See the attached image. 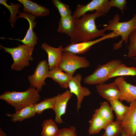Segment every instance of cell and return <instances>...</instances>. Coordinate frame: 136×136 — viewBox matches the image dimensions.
<instances>
[{"instance_id": "1", "label": "cell", "mask_w": 136, "mask_h": 136, "mask_svg": "<svg viewBox=\"0 0 136 136\" xmlns=\"http://www.w3.org/2000/svg\"><path fill=\"white\" fill-rule=\"evenodd\" d=\"M105 15L95 11L93 13L85 14L79 19H75V29L70 37V41L76 43L82 42L105 36L106 31L103 28L97 29L95 22L96 18Z\"/></svg>"}, {"instance_id": "2", "label": "cell", "mask_w": 136, "mask_h": 136, "mask_svg": "<svg viewBox=\"0 0 136 136\" xmlns=\"http://www.w3.org/2000/svg\"><path fill=\"white\" fill-rule=\"evenodd\" d=\"M39 92L35 88L30 87L23 92L5 91L0 95V99L14 107L16 112L38 103L41 99Z\"/></svg>"}, {"instance_id": "3", "label": "cell", "mask_w": 136, "mask_h": 136, "mask_svg": "<svg viewBox=\"0 0 136 136\" xmlns=\"http://www.w3.org/2000/svg\"><path fill=\"white\" fill-rule=\"evenodd\" d=\"M120 20L119 15L117 13L112 19L108 21V24L105 25L103 28L106 31L112 30L118 36H121V40L113 45V49L115 50L121 48L123 42L127 44L129 41V35L136 29V13L131 19L127 21L120 22Z\"/></svg>"}, {"instance_id": "4", "label": "cell", "mask_w": 136, "mask_h": 136, "mask_svg": "<svg viewBox=\"0 0 136 136\" xmlns=\"http://www.w3.org/2000/svg\"><path fill=\"white\" fill-rule=\"evenodd\" d=\"M0 47L4 51L11 55L13 60L11 66L12 70L21 71L29 66V61L33 60L31 56L34 47L19 44L17 47L14 48H7L1 44Z\"/></svg>"}, {"instance_id": "5", "label": "cell", "mask_w": 136, "mask_h": 136, "mask_svg": "<svg viewBox=\"0 0 136 136\" xmlns=\"http://www.w3.org/2000/svg\"><path fill=\"white\" fill-rule=\"evenodd\" d=\"M90 63L85 57L68 51H63L57 67L62 71L73 77L76 71L81 68H87Z\"/></svg>"}, {"instance_id": "6", "label": "cell", "mask_w": 136, "mask_h": 136, "mask_svg": "<svg viewBox=\"0 0 136 136\" xmlns=\"http://www.w3.org/2000/svg\"><path fill=\"white\" fill-rule=\"evenodd\" d=\"M122 63L121 60L116 59L99 64L92 74L84 78V82L90 85L104 83L110 79L108 77L113 70Z\"/></svg>"}, {"instance_id": "7", "label": "cell", "mask_w": 136, "mask_h": 136, "mask_svg": "<svg viewBox=\"0 0 136 136\" xmlns=\"http://www.w3.org/2000/svg\"><path fill=\"white\" fill-rule=\"evenodd\" d=\"M109 1L108 0H93L85 5L78 4L72 16L75 19H79L87 12L95 10L106 15L111 8Z\"/></svg>"}, {"instance_id": "8", "label": "cell", "mask_w": 136, "mask_h": 136, "mask_svg": "<svg viewBox=\"0 0 136 136\" xmlns=\"http://www.w3.org/2000/svg\"><path fill=\"white\" fill-rule=\"evenodd\" d=\"M49 71V65L47 61H41L37 65L34 73L28 77L30 87L35 88L39 92L41 91L43 86L46 85L45 80Z\"/></svg>"}, {"instance_id": "9", "label": "cell", "mask_w": 136, "mask_h": 136, "mask_svg": "<svg viewBox=\"0 0 136 136\" xmlns=\"http://www.w3.org/2000/svg\"><path fill=\"white\" fill-rule=\"evenodd\" d=\"M118 36L114 31L106 34L104 36L93 40L76 43L71 42L63 48V51H68L77 54L85 53L93 45L104 40L115 38Z\"/></svg>"}, {"instance_id": "10", "label": "cell", "mask_w": 136, "mask_h": 136, "mask_svg": "<svg viewBox=\"0 0 136 136\" xmlns=\"http://www.w3.org/2000/svg\"><path fill=\"white\" fill-rule=\"evenodd\" d=\"M19 15L17 16V18H22L27 19L29 24V27L26 34L22 40L13 39L11 38H0L1 39H6L10 40L19 41L22 42L23 44L30 47H34L37 43L38 37L36 34L33 31V29L36 26L37 22L35 21L36 17L31 14L20 12Z\"/></svg>"}, {"instance_id": "11", "label": "cell", "mask_w": 136, "mask_h": 136, "mask_svg": "<svg viewBox=\"0 0 136 136\" xmlns=\"http://www.w3.org/2000/svg\"><path fill=\"white\" fill-rule=\"evenodd\" d=\"M82 75L78 73L73 76L70 81L69 85L70 91L74 94L77 98V109L78 111L81 107V104L85 96H88L91 94L90 90L87 88L83 87L81 85Z\"/></svg>"}, {"instance_id": "12", "label": "cell", "mask_w": 136, "mask_h": 136, "mask_svg": "<svg viewBox=\"0 0 136 136\" xmlns=\"http://www.w3.org/2000/svg\"><path fill=\"white\" fill-rule=\"evenodd\" d=\"M129 107L121 123L127 136H134L136 133V100L130 103Z\"/></svg>"}, {"instance_id": "13", "label": "cell", "mask_w": 136, "mask_h": 136, "mask_svg": "<svg viewBox=\"0 0 136 136\" xmlns=\"http://www.w3.org/2000/svg\"><path fill=\"white\" fill-rule=\"evenodd\" d=\"M114 82L120 90V100L125 101L130 103L136 100V86L128 83L123 76L117 77Z\"/></svg>"}, {"instance_id": "14", "label": "cell", "mask_w": 136, "mask_h": 136, "mask_svg": "<svg viewBox=\"0 0 136 136\" xmlns=\"http://www.w3.org/2000/svg\"><path fill=\"white\" fill-rule=\"evenodd\" d=\"M73 95L70 90L56 96L55 103L52 109L55 114V121L57 123H63L61 117L65 114L67 104Z\"/></svg>"}, {"instance_id": "15", "label": "cell", "mask_w": 136, "mask_h": 136, "mask_svg": "<svg viewBox=\"0 0 136 136\" xmlns=\"http://www.w3.org/2000/svg\"><path fill=\"white\" fill-rule=\"evenodd\" d=\"M96 91L102 98L109 102L115 99H119L120 92L117 85L114 82L97 85Z\"/></svg>"}, {"instance_id": "16", "label": "cell", "mask_w": 136, "mask_h": 136, "mask_svg": "<svg viewBox=\"0 0 136 136\" xmlns=\"http://www.w3.org/2000/svg\"><path fill=\"white\" fill-rule=\"evenodd\" d=\"M41 48L48 54L49 70L57 67L63 52V46L60 45L58 47L55 48L44 43L41 45Z\"/></svg>"}, {"instance_id": "17", "label": "cell", "mask_w": 136, "mask_h": 136, "mask_svg": "<svg viewBox=\"0 0 136 136\" xmlns=\"http://www.w3.org/2000/svg\"><path fill=\"white\" fill-rule=\"evenodd\" d=\"M23 5V12L36 17L46 16L49 14L50 11L47 8L29 0H17Z\"/></svg>"}, {"instance_id": "18", "label": "cell", "mask_w": 136, "mask_h": 136, "mask_svg": "<svg viewBox=\"0 0 136 136\" xmlns=\"http://www.w3.org/2000/svg\"><path fill=\"white\" fill-rule=\"evenodd\" d=\"M72 77L63 72L58 67L49 70L46 76L47 78H51L61 88L65 89L69 87V82Z\"/></svg>"}, {"instance_id": "19", "label": "cell", "mask_w": 136, "mask_h": 136, "mask_svg": "<svg viewBox=\"0 0 136 136\" xmlns=\"http://www.w3.org/2000/svg\"><path fill=\"white\" fill-rule=\"evenodd\" d=\"M58 24V32L64 33L70 37L72 36L75 28V19L72 15L61 17Z\"/></svg>"}, {"instance_id": "20", "label": "cell", "mask_w": 136, "mask_h": 136, "mask_svg": "<svg viewBox=\"0 0 136 136\" xmlns=\"http://www.w3.org/2000/svg\"><path fill=\"white\" fill-rule=\"evenodd\" d=\"M33 108V105L26 106L16 111L13 114H6V115L11 117V121L13 122H21L24 120L35 116L36 115Z\"/></svg>"}, {"instance_id": "21", "label": "cell", "mask_w": 136, "mask_h": 136, "mask_svg": "<svg viewBox=\"0 0 136 136\" xmlns=\"http://www.w3.org/2000/svg\"><path fill=\"white\" fill-rule=\"evenodd\" d=\"M89 126L88 132L93 134L99 133L104 129L108 123L98 114L94 112L89 121Z\"/></svg>"}, {"instance_id": "22", "label": "cell", "mask_w": 136, "mask_h": 136, "mask_svg": "<svg viewBox=\"0 0 136 136\" xmlns=\"http://www.w3.org/2000/svg\"><path fill=\"white\" fill-rule=\"evenodd\" d=\"M125 76H136V67H128L122 63L113 70L108 77L110 79L115 77Z\"/></svg>"}, {"instance_id": "23", "label": "cell", "mask_w": 136, "mask_h": 136, "mask_svg": "<svg viewBox=\"0 0 136 136\" xmlns=\"http://www.w3.org/2000/svg\"><path fill=\"white\" fill-rule=\"evenodd\" d=\"M110 105L107 101L101 102L99 108L94 110V112L100 115L108 123L114 121V116Z\"/></svg>"}, {"instance_id": "24", "label": "cell", "mask_w": 136, "mask_h": 136, "mask_svg": "<svg viewBox=\"0 0 136 136\" xmlns=\"http://www.w3.org/2000/svg\"><path fill=\"white\" fill-rule=\"evenodd\" d=\"M42 129L41 136H57L59 129L52 119L44 120L42 124Z\"/></svg>"}, {"instance_id": "25", "label": "cell", "mask_w": 136, "mask_h": 136, "mask_svg": "<svg viewBox=\"0 0 136 136\" xmlns=\"http://www.w3.org/2000/svg\"><path fill=\"white\" fill-rule=\"evenodd\" d=\"M119 99H115L110 101L111 106L115 112L116 119L121 121L128 112L129 107L123 104Z\"/></svg>"}, {"instance_id": "26", "label": "cell", "mask_w": 136, "mask_h": 136, "mask_svg": "<svg viewBox=\"0 0 136 136\" xmlns=\"http://www.w3.org/2000/svg\"><path fill=\"white\" fill-rule=\"evenodd\" d=\"M104 129L102 136H119L123 130L121 121L116 120L108 123Z\"/></svg>"}, {"instance_id": "27", "label": "cell", "mask_w": 136, "mask_h": 136, "mask_svg": "<svg viewBox=\"0 0 136 136\" xmlns=\"http://www.w3.org/2000/svg\"><path fill=\"white\" fill-rule=\"evenodd\" d=\"M7 0H0V4L10 11L11 15L9 21L12 27H14L13 25L15 24L17 18L16 15L20 12L19 9L21 5L18 3L15 4L12 2L10 3L9 5L7 3Z\"/></svg>"}, {"instance_id": "28", "label": "cell", "mask_w": 136, "mask_h": 136, "mask_svg": "<svg viewBox=\"0 0 136 136\" xmlns=\"http://www.w3.org/2000/svg\"><path fill=\"white\" fill-rule=\"evenodd\" d=\"M56 98V96L50 98H45L40 102L33 105L34 110L35 113L38 115L41 114L45 110L52 109Z\"/></svg>"}, {"instance_id": "29", "label": "cell", "mask_w": 136, "mask_h": 136, "mask_svg": "<svg viewBox=\"0 0 136 136\" xmlns=\"http://www.w3.org/2000/svg\"><path fill=\"white\" fill-rule=\"evenodd\" d=\"M52 2L58 10L61 17L72 15V11L67 4L59 0H52Z\"/></svg>"}, {"instance_id": "30", "label": "cell", "mask_w": 136, "mask_h": 136, "mask_svg": "<svg viewBox=\"0 0 136 136\" xmlns=\"http://www.w3.org/2000/svg\"><path fill=\"white\" fill-rule=\"evenodd\" d=\"M128 40L127 56L129 58L136 57V29L130 35Z\"/></svg>"}, {"instance_id": "31", "label": "cell", "mask_w": 136, "mask_h": 136, "mask_svg": "<svg viewBox=\"0 0 136 136\" xmlns=\"http://www.w3.org/2000/svg\"><path fill=\"white\" fill-rule=\"evenodd\" d=\"M109 5L111 8L116 7L120 10L123 15L124 10H126L127 1L126 0H111L109 1Z\"/></svg>"}, {"instance_id": "32", "label": "cell", "mask_w": 136, "mask_h": 136, "mask_svg": "<svg viewBox=\"0 0 136 136\" xmlns=\"http://www.w3.org/2000/svg\"><path fill=\"white\" fill-rule=\"evenodd\" d=\"M57 136H77L76 129L74 126L59 129Z\"/></svg>"}, {"instance_id": "33", "label": "cell", "mask_w": 136, "mask_h": 136, "mask_svg": "<svg viewBox=\"0 0 136 136\" xmlns=\"http://www.w3.org/2000/svg\"><path fill=\"white\" fill-rule=\"evenodd\" d=\"M6 134L2 130L1 128L0 129V136H6Z\"/></svg>"}, {"instance_id": "34", "label": "cell", "mask_w": 136, "mask_h": 136, "mask_svg": "<svg viewBox=\"0 0 136 136\" xmlns=\"http://www.w3.org/2000/svg\"><path fill=\"white\" fill-rule=\"evenodd\" d=\"M121 136H127L123 129L121 134Z\"/></svg>"}, {"instance_id": "35", "label": "cell", "mask_w": 136, "mask_h": 136, "mask_svg": "<svg viewBox=\"0 0 136 136\" xmlns=\"http://www.w3.org/2000/svg\"><path fill=\"white\" fill-rule=\"evenodd\" d=\"M132 58L134 60L136 64V57H134Z\"/></svg>"}, {"instance_id": "36", "label": "cell", "mask_w": 136, "mask_h": 136, "mask_svg": "<svg viewBox=\"0 0 136 136\" xmlns=\"http://www.w3.org/2000/svg\"><path fill=\"white\" fill-rule=\"evenodd\" d=\"M134 136H136V133H135V134Z\"/></svg>"}]
</instances>
